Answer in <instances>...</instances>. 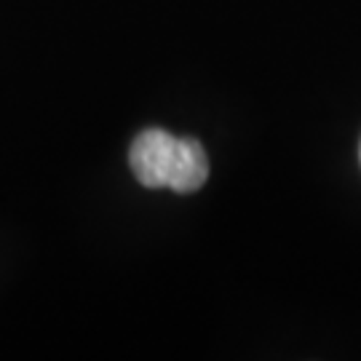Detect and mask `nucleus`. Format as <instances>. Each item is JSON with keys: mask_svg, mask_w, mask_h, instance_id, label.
<instances>
[{"mask_svg": "<svg viewBox=\"0 0 361 361\" xmlns=\"http://www.w3.org/2000/svg\"><path fill=\"white\" fill-rule=\"evenodd\" d=\"M129 164L145 188H171L195 193L209 177L204 145L190 137H171L169 131L147 129L131 145Z\"/></svg>", "mask_w": 361, "mask_h": 361, "instance_id": "nucleus-1", "label": "nucleus"}]
</instances>
